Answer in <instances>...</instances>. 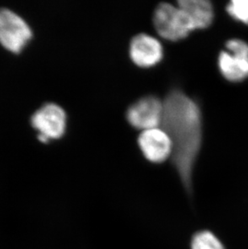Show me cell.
<instances>
[{"label": "cell", "instance_id": "6da1fadb", "mask_svg": "<svg viewBox=\"0 0 248 249\" xmlns=\"http://www.w3.org/2000/svg\"><path fill=\"white\" fill-rule=\"evenodd\" d=\"M162 129L173 143L172 163L185 191L193 195V170L202 142V116L195 99L181 89H173L163 101Z\"/></svg>", "mask_w": 248, "mask_h": 249}, {"label": "cell", "instance_id": "7a4b0ae2", "mask_svg": "<svg viewBox=\"0 0 248 249\" xmlns=\"http://www.w3.org/2000/svg\"><path fill=\"white\" fill-rule=\"evenodd\" d=\"M157 33L165 40L177 41L187 37L193 31L190 21L180 7L168 2L157 6L153 15Z\"/></svg>", "mask_w": 248, "mask_h": 249}, {"label": "cell", "instance_id": "3957f363", "mask_svg": "<svg viewBox=\"0 0 248 249\" xmlns=\"http://www.w3.org/2000/svg\"><path fill=\"white\" fill-rule=\"evenodd\" d=\"M33 36L30 27L19 15L0 9V43L11 52L19 53Z\"/></svg>", "mask_w": 248, "mask_h": 249}, {"label": "cell", "instance_id": "277c9868", "mask_svg": "<svg viewBox=\"0 0 248 249\" xmlns=\"http://www.w3.org/2000/svg\"><path fill=\"white\" fill-rule=\"evenodd\" d=\"M228 51L218 56V67L227 80L239 83L248 78V45L244 40L233 39L226 45Z\"/></svg>", "mask_w": 248, "mask_h": 249}, {"label": "cell", "instance_id": "5b68a950", "mask_svg": "<svg viewBox=\"0 0 248 249\" xmlns=\"http://www.w3.org/2000/svg\"><path fill=\"white\" fill-rule=\"evenodd\" d=\"M66 111L53 103L45 104L38 109L31 119L33 127L39 132L38 138L41 142L62 137L66 132Z\"/></svg>", "mask_w": 248, "mask_h": 249}, {"label": "cell", "instance_id": "8992f818", "mask_svg": "<svg viewBox=\"0 0 248 249\" xmlns=\"http://www.w3.org/2000/svg\"><path fill=\"white\" fill-rule=\"evenodd\" d=\"M164 113L163 102L153 95L144 96L129 107L126 117L136 129L157 128L161 125Z\"/></svg>", "mask_w": 248, "mask_h": 249}, {"label": "cell", "instance_id": "52a82bcc", "mask_svg": "<svg viewBox=\"0 0 248 249\" xmlns=\"http://www.w3.org/2000/svg\"><path fill=\"white\" fill-rule=\"evenodd\" d=\"M138 143L143 156L150 162L162 163L172 157L173 143L170 137L159 127L141 132Z\"/></svg>", "mask_w": 248, "mask_h": 249}, {"label": "cell", "instance_id": "ba28073f", "mask_svg": "<svg viewBox=\"0 0 248 249\" xmlns=\"http://www.w3.org/2000/svg\"><path fill=\"white\" fill-rule=\"evenodd\" d=\"M130 56L136 66L149 68L161 61L163 48L156 38L141 33L131 39Z\"/></svg>", "mask_w": 248, "mask_h": 249}, {"label": "cell", "instance_id": "9c48e42d", "mask_svg": "<svg viewBox=\"0 0 248 249\" xmlns=\"http://www.w3.org/2000/svg\"><path fill=\"white\" fill-rule=\"evenodd\" d=\"M178 7L187 17L193 31L205 29L213 23V5L207 0H180Z\"/></svg>", "mask_w": 248, "mask_h": 249}, {"label": "cell", "instance_id": "30bf717a", "mask_svg": "<svg viewBox=\"0 0 248 249\" xmlns=\"http://www.w3.org/2000/svg\"><path fill=\"white\" fill-rule=\"evenodd\" d=\"M190 247L191 249H225L221 240L209 230L195 233L191 240Z\"/></svg>", "mask_w": 248, "mask_h": 249}, {"label": "cell", "instance_id": "8fae6325", "mask_svg": "<svg viewBox=\"0 0 248 249\" xmlns=\"http://www.w3.org/2000/svg\"><path fill=\"white\" fill-rule=\"evenodd\" d=\"M227 11L233 19L248 24V0H233L227 5Z\"/></svg>", "mask_w": 248, "mask_h": 249}]
</instances>
